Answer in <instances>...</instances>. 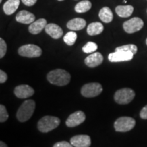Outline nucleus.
Here are the masks:
<instances>
[{
	"label": "nucleus",
	"instance_id": "1a4fd4ad",
	"mask_svg": "<svg viewBox=\"0 0 147 147\" xmlns=\"http://www.w3.org/2000/svg\"><path fill=\"white\" fill-rule=\"evenodd\" d=\"M134 54L131 52L118 51L115 53H110L108 55V60L110 62H121L128 61L131 60L134 57Z\"/></svg>",
	"mask_w": 147,
	"mask_h": 147
},
{
	"label": "nucleus",
	"instance_id": "473e14b6",
	"mask_svg": "<svg viewBox=\"0 0 147 147\" xmlns=\"http://www.w3.org/2000/svg\"><path fill=\"white\" fill-rule=\"evenodd\" d=\"M124 3H127V1H126V0H124Z\"/></svg>",
	"mask_w": 147,
	"mask_h": 147
},
{
	"label": "nucleus",
	"instance_id": "6e6552de",
	"mask_svg": "<svg viewBox=\"0 0 147 147\" xmlns=\"http://www.w3.org/2000/svg\"><path fill=\"white\" fill-rule=\"evenodd\" d=\"M144 26V22L141 18L134 17L123 23V29L128 34H133L140 30Z\"/></svg>",
	"mask_w": 147,
	"mask_h": 147
},
{
	"label": "nucleus",
	"instance_id": "c9c22d12",
	"mask_svg": "<svg viewBox=\"0 0 147 147\" xmlns=\"http://www.w3.org/2000/svg\"><path fill=\"white\" fill-rule=\"evenodd\" d=\"M1 1H2V0H0V2H1Z\"/></svg>",
	"mask_w": 147,
	"mask_h": 147
},
{
	"label": "nucleus",
	"instance_id": "4be33fe9",
	"mask_svg": "<svg viewBox=\"0 0 147 147\" xmlns=\"http://www.w3.org/2000/svg\"><path fill=\"white\" fill-rule=\"evenodd\" d=\"M92 4L89 0H83L77 3L75 6L74 10L78 13H84L87 12L91 8Z\"/></svg>",
	"mask_w": 147,
	"mask_h": 147
},
{
	"label": "nucleus",
	"instance_id": "c756f323",
	"mask_svg": "<svg viewBox=\"0 0 147 147\" xmlns=\"http://www.w3.org/2000/svg\"><path fill=\"white\" fill-rule=\"evenodd\" d=\"M140 116L142 119H147V105L141 110Z\"/></svg>",
	"mask_w": 147,
	"mask_h": 147
},
{
	"label": "nucleus",
	"instance_id": "20e7f679",
	"mask_svg": "<svg viewBox=\"0 0 147 147\" xmlns=\"http://www.w3.org/2000/svg\"><path fill=\"white\" fill-rule=\"evenodd\" d=\"M135 97V92L129 88H123L117 91L115 93V102L119 104H127L134 100Z\"/></svg>",
	"mask_w": 147,
	"mask_h": 147
},
{
	"label": "nucleus",
	"instance_id": "393cba45",
	"mask_svg": "<svg viewBox=\"0 0 147 147\" xmlns=\"http://www.w3.org/2000/svg\"><path fill=\"white\" fill-rule=\"evenodd\" d=\"M97 49V45L95 42H89L82 47V51L85 53H91L95 52Z\"/></svg>",
	"mask_w": 147,
	"mask_h": 147
},
{
	"label": "nucleus",
	"instance_id": "2eb2a0df",
	"mask_svg": "<svg viewBox=\"0 0 147 147\" xmlns=\"http://www.w3.org/2000/svg\"><path fill=\"white\" fill-rule=\"evenodd\" d=\"M35 18L34 14L27 10L20 11L16 16V21L23 24H32L35 21Z\"/></svg>",
	"mask_w": 147,
	"mask_h": 147
},
{
	"label": "nucleus",
	"instance_id": "f704fd0d",
	"mask_svg": "<svg viewBox=\"0 0 147 147\" xmlns=\"http://www.w3.org/2000/svg\"><path fill=\"white\" fill-rule=\"evenodd\" d=\"M58 1H63V0H58Z\"/></svg>",
	"mask_w": 147,
	"mask_h": 147
},
{
	"label": "nucleus",
	"instance_id": "ddd939ff",
	"mask_svg": "<svg viewBox=\"0 0 147 147\" xmlns=\"http://www.w3.org/2000/svg\"><path fill=\"white\" fill-rule=\"evenodd\" d=\"M104 57L100 53H95L89 55L84 59V63L88 67H95L102 63Z\"/></svg>",
	"mask_w": 147,
	"mask_h": 147
},
{
	"label": "nucleus",
	"instance_id": "9b49d317",
	"mask_svg": "<svg viewBox=\"0 0 147 147\" xmlns=\"http://www.w3.org/2000/svg\"><path fill=\"white\" fill-rule=\"evenodd\" d=\"M14 94L18 98L26 99L32 97L34 94V90L27 84L18 85L14 89Z\"/></svg>",
	"mask_w": 147,
	"mask_h": 147
},
{
	"label": "nucleus",
	"instance_id": "7c9ffc66",
	"mask_svg": "<svg viewBox=\"0 0 147 147\" xmlns=\"http://www.w3.org/2000/svg\"><path fill=\"white\" fill-rule=\"evenodd\" d=\"M23 4H25L27 6H32L34 4H36L37 0H21Z\"/></svg>",
	"mask_w": 147,
	"mask_h": 147
},
{
	"label": "nucleus",
	"instance_id": "72a5a7b5",
	"mask_svg": "<svg viewBox=\"0 0 147 147\" xmlns=\"http://www.w3.org/2000/svg\"><path fill=\"white\" fill-rule=\"evenodd\" d=\"M146 45H147V38H146Z\"/></svg>",
	"mask_w": 147,
	"mask_h": 147
},
{
	"label": "nucleus",
	"instance_id": "a878e982",
	"mask_svg": "<svg viewBox=\"0 0 147 147\" xmlns=\"http://www.w3.org/2000/svg\"><path fill=\"white\" fill-rule=\"evenodd\" d=\"M8 113L3 105H0V122L3 123L8 119Z\"/></svg>",
	"mask_w": 147,
	"mask_h": 147
},
{
	"label": "nucleus",
	"instance_id": "c85d7f7f",
	"mask_svg": "<svg viewBox=\"0 0 147 147\" xmlns=\"http://www.w3.org/2000/svg\"><path fill=\"white\" fill-rule=\"evenodd\" d=\"M8 79V75L5 74L4 71L0 70V82L1 83H4Z\"/></svg>",
	"mask_w": 147,
	"mask_h": 147
},
{
	"label": "nucleus",
	"instance_id": "6ab92c4d",
	"mask_svg": "<svg viewBox=\"0 0 147 147\" xmlns=\"http://www.w3.org/2000/svg\"><path fill=\"white\" fill-rule=\"evenodd\" d=\"M116 13L120 17L126 18L130 16L134 12V7L131 5H118L115 9Z\"/></svg>",
	"mask_w": 147,
	"mask_h": 147
},
{
	"label": "nucleus",
	"instance_id": "2f4dec72",
	"mask_svg": "<svg viewBox=\"0 0 147 147\" xmlns=\"http://www.w3.org/2000/svg\"><path fill=\"white\" fill-rule=\"evenodd\" d=\"M0 147H8V146L4 142H2V141H1L0 142Z\"/></svg>",
	"mask_w": 147,
	"mask_h": 147
},
{
	"label": "nucleus",
	"instance_id": "f257e3e1",
	"mask_svg": "<svg viewBox=\"0 0 147 147\" xmlns=\"http://www.w3.org/2000/svg\"><path fill=\"white\" fill-rule=\"evenodd\" d=\"M70 74L64 69H57L51 71L47 75V80L50 83L57 86L67 85L70 81Z\"/></svg>",
	"mask_w": 147,
	"mask_h": 147
},
{
	"label": "nucleus",
	"instance_id": "4468645a",
	"mask_svg": "<svg viewBox=\"0 0 147 147\" xmlns=\"http://www.w3.org/2000/svg\"><path fill=\"white\" fill-rule=\"evenodd\" d=\"M45 32L53 39H59L63 36V30L59 25L55 23L47 24L45 27Z\"/></svg>",
	"mask_w": 147,
	"mask_h": 147
},
{
	"label": "nucleus",
	"instance_id": "bb28decb",
	"mask_svg": "<svg viewBox=\"0 0 147 147\" xmlns=\"http://www.w3.org/2000/svg\"><path fill=\"white\" fill-rule=\"evenodd\" d=\"M7 51V45L5 42L2 38H0V58H3L5 56Z\"/></svg>",
	"mask_w": 147,
	"mask_h": 147
},
{
	"label": "nucleus",
	"instance_id": "f03ea898",
	"mask_svg": "<svg viewBox=\"0 0 147 147\" xmlns=\"http://www.w3.org/2000/svg\"><path fill=\"white\" fill-rule=\"evenodd\" d=\"M36 108V103L34 100L25 101L18 108L16 113V118L20 122H25L32 117Z\"/></svg>",
	"mask_w": 147,
	"mask_h": 147
},
{
	"label": "nucleus",
	"instance_id": "412c9836",
	"mask_svg": "<svg viewBox=\"0 0 147 147\" xmlns=\"http://www.w3.org/2000/svg\"><path fill=\"white\" fill-rule=\"evenodd\" d=\"M99 17L104 23H110L113 19V12L108 7H104L100 11Z\"/></svg>",
	"mask_w": 147,
	"mask_h": 147
},
{
	"label": "nucleus",
	"instance_id": "b1692460",
	"mask_svg": "<svg viewBox=\"0 0 147 147\" xmlns=\"http://www.w3.org/2000/svg\"><path fill=\"white\" fill-rule=\"evenodd\" d=\"M126 51V52H131L135 55L138 51V48L136 45H127L121 46V47H119L116 48L115 51Z\"/></svg>",
	"mask_w": 147,
	"mask_h": 147
},
{
	"label": "nucleus",
	"instance_id": "f8f14e48",
	"mask_svg": "<svg viewBox=\"0 0 147 147\" xmlns=\"http://www.w3.org/2000/svg\"><path fill=\"white\" fill-rule=\"evenodd\" d=\"M70 143L74 147H89L91 146V138L87 135H77L70 139Z\"/></svg>",
	"mask_w": 147,
	"mask_h": 147
},
{
	"label": "nucleus",
	"instance_id": "a211bd4d",
	"mask_svg": "<svg viewBox=\"0 0 147 147\" xmlns=\"http://www.w3.org/2000/svg\"><path fill=\"white\" fill-rule=\"evenodd\" d=\"M20 5V0H8L3 4V10L7 15L14 14Z\"/></svg>",
	"mask_w": 147,
	"mask_h": 147
},
{
	"label": "nucleus",
	"instance_id": "0eeeda50",
	"mask_svg": "<svg viewBox=\"0 0 147 147\" xmlns=\"http://www.w3.org/2000/svg\"><path fill=\"white\" fill-rule=\"evenodd\" d=\"M103 91L102 86L98 82H91L84 84L81 89V94L85 97H94Z\"/></svg>",
	"mask_w": 147,
	"mask_h": 147
},
{
	"label": "nucleus",
	"instance_id": "7ed1b4c3",
	"mask_svg": "<svg viewBox=\"0 0 147 147\" xmlns=\"http://www.w3.org/2000/svg\"><path fill=\"white\" fill-rule=\"evenodd\" d=\"M60 119L53 116H45L38 123V129L42 133H47L59 125Z\"/></svg>",
	"mask_w": 147,
	"mask_h": 147
},
{
	"label": "nucleus",
	"instance_id": "aec40b11",
	"mask_svg": "<svg viewBox=\"0 0 147 147\" xmlns=\"http://www.w3.org/2000/svg\"><path fill=\"white\" fill-rule=\"evenodd\" d=\"M104 30V26L101 23L99 22H94L89 24L87 27V32L89 36H97L100 34Z\"/></svg>",
	"mask_w": 147,
	"mask_h": 147
},
{
	"label": "nucleus",
	"instance_id": "cd10ccee",
	"mask_svg": "<svg viewBox=\"0 0 147 147\" xmlns=\"http://www.w3.org/2000/svg\"><path fill=\"white\" fill-rule=\"evenodd\" d=\"M53 147H73V145L66 141H61V142L55 143Z\"/></svg>",
	"mask_w": 147,
	"mask_h": 147
},
{
	"label": "nucleus",
	"instance_id": "423d86ee",
	"mask_svg": "<svg viewBox=\"0 0 147 147\" xmlns=\"http://www.w3.org/2000/svg\"><path fill=\"white\" fill-rule=\"evenodd\" d=\"M18 53L21 56L29 58L38 57L41 56L42 51L41 48L35 45H26L18 49Z\"/></svg>",
	"mask_w": 147,
	"mask_h": 147
},
{
	"label": "nucleus",
	"instance_id": "39448f33",
	"mask_svg": "<svg viewBox=\"0 0 147 147\" xmlns=\"http://www.w3.org/2000/svg\"><path fill=\"white\" fill-rule=\"evenodd\" d=\"M136 125V121L129 117H120L115 122L114 127L115 131L119 132H126L131 130Z\"/></svg>",
	"mask_w": 147,
	"mask_h": 147
},
{
	"label": "nucleus",
	"instance_id": "5701e85b",
	"mask_svg": "<svg viewBox=\"0 0 147 147\" xmlns=\"http://www.w3.org/2000/svg\"><path fill=\"white\" fill-rule=\"evenodd\" d=\"M77 39V34L74 32H69L67 33L63 37V41L69 46H72Z\"/></svg>",
	"mask_w": 147,
	"mask_h": 147
},
{
	"label": "nucleus",
	"instance_id": "dca6fc26",
	"mask_svg": "<svg viewBox=\"0 0 147 147\" xmlns=\"http://www.w3.org/2000/svg\"><path fill=\"white\" fill-rule=\"evenodd\" d=\"M47 25V21L45 18H40L33 22L29 27V32L32 34H38L45 29Z\"/></svg>",
	"mask_w": 147,
	"mask_h": 147
},
{
	"label": "nucleus",
	"instance_id": "f3484780",
	"mask_svg": "<svg viewBox=\"0 0 147 147\" xmlns=\"http://www.w3.org/2000/svg\"><path fill=\"white\" fill-rule=\"evenodd\" d=\"M86 26V21L81 18H75L67 22V28L72 31L81 30Z\"/></svg>",
	"mask_w": 147,
	"mask_h": 147
},
{
	"label": "nucleus",
	"instance_id": "9d476101",
	"mask_svg": "<svg viewBox=\"0 0 147 147\" xmlns=\"http://www.w3.org/2000/svg\"><path fill=\"white\" fill-rule=\"evenodd\" d=\"M86 116L82 111L78 110L69 115L66 120V125L69 127H74L82 123L85 121Z\"/></svg>",
	"mask_w": 147,
	"mask_h": 147
}]
</instances>
